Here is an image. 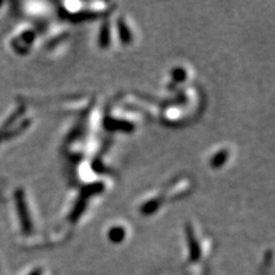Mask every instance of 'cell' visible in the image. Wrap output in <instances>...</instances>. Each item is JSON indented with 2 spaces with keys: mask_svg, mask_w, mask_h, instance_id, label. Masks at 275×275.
Returning a JSON list of instances; mask_svg holds the SVG:
<instances>
[{
  "mask_svg": "<svg viewBox=\"0 0 275 275\" xmlns=\"http://www.w3.org/2000/svg\"><path fill=\"white\" fill-rule=\"evenodd\" d=\"M110 237L115 241H120L124 237V230L122 228H114L110 232Z\"/></svg>",
  "mask_w": 275,
  "mask_h": 275,
  "instance_id": "6da1fadb",
  "label": "cell"
}]
</instances>
